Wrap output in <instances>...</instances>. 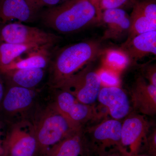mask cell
Listing matches in <instances>:
<instances>
[{
  "label": "cell",
  "instance_id": "28",
  "mask_svg": "<svg viewBox=\"0 0 156 156\" xmlns=\"http://www.w3.org/2000/svg\"><path fill=\"white\" fill-rule=\"evenodd\" d=\"M98 156H128L122 150L120 149H115L106 152Z\"/></svg>",
  "mask_w": 156,
  "mask_h": 156
},
{
  "label": "cell",
  "instance_id": "15",
  "mask_svg": "<svg viewBox=\"0 0 156 156\" xmlns=\"http://www.w3.org/2000/svg\"><path fill=\"white\" fill-rule=\"evenodd\" d=\"M101 21L106 26L103 38L116 39L129 33L130 17L122 9H108L101 12Z\"/></svg>",
  "mask_w": 156,
  "mask_h": 156
},
{
  "label": "cell",
  "instance_id": "16",
  "mask_svg": "<svg viewBox=\"0 0 156 156\" xmlns=\"http://www.w3.org/2000/svg\"><path fill=\"white\" fill-rule=\"evenodd\" d=\"M53 46L43 45L27 53L24 58H18L7 66L0 69L5 74L14 70L26 69H44L50 59V49Z\"/></svg>",
  "mask_w": 156,
  "mask_h": 156
},
{
  "label": "cell",
  "instance_id": "20",
  "mask_svg": "<svg viewBox=\"0 0 156 156\" xmlns=\"http://www.w3.org/2000/svg\"><path fill=\"white\" fill-rule=\"evenodd\" d=\"M130 17L131 26L128 33V39L141 34L156 30V23L148 19L133 6Z\"/></svg>",
  "mask_w": 156,
  "mask_h": 156
},
{
  "label": "cell",
  "instance_id": "32",
  "mask_svg": "<svg viewBox=\"0 0 156 156\" xmlns=\"http://www.w3.org/2000/svg\"></svg>",
  "mask_w": 156,
  "mask_h": 156
},
{
  "label": "cell",
  "instance_id": "21",
  "mask_svg": "<svg viewBox=\"0 0 156 156\" xmlns=\"http://www.w3.org/2000/svg\"><path fill=\"white\" fill-rule=\"evenodd\" d=\"M103 62L105 67L116 72L125 69L130 63L128 56L121 49L106 51L104 56Z\"/></svg>",
  "mask_w": 156,
  "mask_h": 156
},
{
  "label": "cell",
  "instance_id": "11",
  "mask_svg": "<svg viewBox=\"0 0 156 156\" xmlns=\"http://www.w3.org/2000/svg\"><path fill=\"white\" fill-rule=\"evenodd\" d=\"M97 100L106 108L110 115L115 119H122L130 113L129 98L126 92L119 87H101Z\"/></svg>",
  "mask_w": 156,
  "mask_h": 156
},
{
  "label": "cell",
  "instance_id": "8",
  "mask_svg": "<svg viewBox=\"0 0 156 156\" xmlns=\"http://www.w3.org/2000/svg\"><path fill=\"white\" fill-rule=\"evenodd\" d=\"M37 151L34 127L29 123H20L4 140L2 156H34Z\"/></svg>",
  "mask_w": 156,
  "mask_h": 156
},
{
  "label": "cell",
  "instance_id": "17",
  "mask_svg": "<svg viewBox=\"0 0 156 156\" xmlns=\"http://www.w3.org/2000/svg\"><path fill=\"white\" fill-rule=\"evenodd\" d=\"M35 95L32 89L17 86L11 87L2 100L3 108L10 114L21 112L31 105Z\"/></svg>",
  "mask_w": 156,
  "mask_h": 156
},
{
  "label": "cell",
  "instance_id": "5",
  "mask_svg": "<svg viewBox=\"0 0 156 156\" xmlns=\"http://www.w3.org/2000/svg\"><path fill=\"white\" fill-rule=\"evenodd\" d=\"M101 87L98 73L87 67L68 79L58 89L70 92L81 103L92 105L97 100Z\"/></svg>",
  "mask_w": 156,
  "mask_h": 156
},
{
  "label": "cell",
  "instance_id": "30",
  "mask_svg": "<svg viewBox=\"0 0 156 156\" xmlns=\"http://www.w3.org/2000/svg\"><path fill=\"white\" fill-rule=\"evenodd\" d=\"M2 126L0 124V156H2L3 154V143L4 140L2 138Z\"/></svg>",
  "mask_w": 156,
  "mask_h": 156
},
{
  "label": "cell",
  "instance_id": "10",
  "mask_svg": "<svg viewBox=\"0 0 156 156\" xmlns=\"http://www.w3.org/2000/svg\"><path fill=\"white\" fill-rule=\"evenodd\" d=\"M134 112L144 116L156 114V87L147 82L144 77L136 79L131 91Z\"/></svg>",
  "mask_w": 156,
  "mask_h": 156
},
{
  "label": "cell",
  "instance_id": "25",
  "mask_svg": "<svg viewBox=\"0 0 156 156\" xmlns=\"http://www.w3.org/2000/svg\"><path fill=\"white\" fill-rule=\"evenodd\" d=\"M129 0H100L99 9L101 14L105 10L108 9H121V7L126 4Z\"/></svg>",
  "mask_w": 156,
  "mask_h": 156
},
{
  "label": "cell",
  "instance_id": "7",
  "mask_svg": "<svg viewBox=\"0 0 156 156\" xmlns=\"http://www.w3.org/2000/svg\"><path fill=\"white\" fill-rule=\"evenodd\" d=\"M1 37L6 43L38 46H54L59 41L60 38L41 29L19 23H13L5 25L1 31Z\"/></svg>",
  "mask_w": 156,
  "mask_h": 156
},
{
  "label": "cell",
  "instance_id": "19",
  "mask_svg": "<svg viewBox=\"0 0 156 156\" xmlns=\"http://www.w3.org/2000/svg\"><path fill=\"white\" fill-rule=\"evenodd\" d=\"M40 47L4 42L0 45V69L11 64L23 53H28Z\"/></svg>",
  "mask_w": 156,
  "mask_h": 156
},
{
  "label": "cell",
  "instance_id": "26",
  "mask_svg": "<svg viewBox=\"0 0 156 156\" xmlns=\"http://www.w3.org/2000/svg\"><path fill=\"white\" fill-rule=\"evenodd\" d=\"M143 69V77L146 79L149 83L156 87V66H147Z\"/></svg>",
  "mask_w": 156,
  "mask_h": 156
},
{
  "label": "cell",
  "instance_id": "12",
  "mask_svg": "<svg viewBox=\"0 0 156 156\" xmlns=\"http://www.w3.org/2000/svg\"><path fill=\"white\" fill-rule=\"evenodd\" d=\"M44 156H90L83 128L74 131L53 145Z\"/></svg>",
  "mask_w": 156,
  "mask_h": 156
},
{
  "label": "cell",
  "instance_id": "13",
  "mask_svg": "<svg viewBox=\"0 0 156 156\" xmlns=\"http://www.w3.org/2000/svg\"><path fill=\"white\" fill-rule=\"evenodd\" d=\"M121 50L128 56L130 62H136L150 54L156 55V30L127 39Z\"/></svg>",
  "mask_w": 156,
  "mask_h": 156
},
{
  "label": "cell",
  "instance_id": "31",
  "mask_svg": "<svg viewBox=\"0 0 156 156\" xmlns=\"http://www.w3.org/2000/svg\"><path fill=\"white\" fill-rule=\"evenodd\" d=\"M4 95V88L3 83L1 76H0V102L2 101Z\"/></svg>",
  "mask_w": 156,
  "mask_h": 156
},
{
  "label": "cell",
  "instance_id": "2",
  "mask_svg": "<svg viewBox=\"0 0 156 156\" xmlns=\"http://www.w3.org/2000/svg\"><path fill=\"white\" fill-rule=\"evenodd\" d=\"M100 44L95 41L81 42L62 49L51 66L50 84L56 89L80 71L100 53Z\"/></svg>",
  "mask_w": 156,
  "mask_h": 156
},
{
  "label": "cell",
  "instance_id": "4",
  "mask_svg": "<svg viewBox=\"0 0 156 156\" xmlns=\"http://www.w3.org/2000/svg\"><path fill=\"white\" fill-rule=\"evenodd\" d=\"M122 125L119 120L108 119L88 128L86 131L83 130L90 156L92 154L99 156L117 148L124 151L121 142Z\"/></svg>",
  "mask_w": 156,
  "mask_h": 156
},
{
  "label": "cell",
  "instance_id": "1",
  "mask_svg": "<svg viewBox=\"0 0 156 156\" xmlns=\"http://www.w3.org/2000/svg\"><path fill=\"white\" fill-rule=\"evenodd\" d=\"M42 18L49 28L62 34L78 31L99 21L96 9L89 0H66L46 9Z\"/></svg>",
  "mask_w": 156,
  "mask_h": 156
},
{
  "label": "cell",
  "instance_id": "22",
  "mask_svg": "<svg viewBox=\"0 0 156 156\" xmlns=\"http://www.w3.org/2000/svg\"><path fill=\"white\" fill-rule=\"evenodd\" d=\"M134 6L148 19L156 23V4L154 0L136 2Z\"/></svg>",
  "mask_w": 156,
  "mask_h": 156
},
{
  "label": "cell",
  "instance_id": "23",
  "mask_svg": "<svg viewBox=\"0 0 156 156\" xmlns=\"http://www.w3.org/2000/svg\"><path fill=\"white\" fill-rule=\"evenodd\" d=\"M116 72L105 67L97 73L102 84L105 87H118L120 84V79Z\"/></svg>",
  "mask_w": 156,
  "mask_h": 156
},
{
  "label": "cell",
  "instance_id": "29",
  "mask_svg": "<svg viewBox=\"0 0 156 156\" xmlns=\"http://www.w3.org/2000/svg\"><path fill=\"white\" fill-rule=\"evenodd\" d=\"M89 1L92 3L96 9L97 12L98 18V21H100L101 19V14L99 9V2L100 0H89Z\"/></svg>",
  "mask_w": 156,
  "mask_h": 156
},
{
  "label": "cell",
  "instance_id": "14",
  "mask_svg": "<svg viewBox=\"0 0 156 156\" xmlns=\"http://www.w3.org/2000/svg\"><path fill=\"white\" fill-rule=\"evenodd\" d=\"M38 11L27 0H0V20L3 23L13 20L31 22Z\"/></svg>",
  "mask_w": 156,
  "mask_h": 156
},
{
  "label": "cell",
  "instance_id": "24",
  "mask_svg": "<svg viewBox=\"0 0 156 156\" xmlns=\"http://www.w3.org/2000/svg\"><path fill=\"white\" fill-rule=\"evenodd\" d=\"M30 4L37 11L44 8H53L60 5L66 0H27Z\"/></svg>",
  "mask_w": 156,
  "mask_h": 156
},
{
  "label": "cell",
  "instance_id": "3",
  "mask_svg": "<svg viewBox=\"0 0 156 156\" xmlns=\"http://www.w3.org/2000/svg\"><path fill=\"white\" fill-rule=\"evenodd\" d=\"M34 127L37 144V152L43 154L74 131L83 128L71 122L54 105L43 114Z\"/></svg>",
  "mask_w": 156,
  "mask_h": 156
},
{
  "label": "cell",
  "instance_id": "18",
  "mask_svg": "<svg viewBox=\"0 0 156 156\" xmlns=\"http://www.w3.org/2000/svg\"><path fill=\"white\" fill-rule=\"evenodd\" d=\"M5 74L15 85L32 89L38 85L44 76V69H26L14 70Z\"/></svg>",
  "mask_w": 156,
  "mask_h": 156
},
{
  "label": "cell",
  "instance_id": "6",
  "mask_svg": "<svg viewBox=\"0 0 156 156\" xmlns=\"http://www.w3.org/2000/svg\"><path fill=\"white\" fill-rule=\"evenodd\" d=\"M151 125L144 115L134 112L125 118L122 125L121 142L128 156H136L145 145Z\"/></svg>",
  "mask_w": 156,
  "mask_h": 156
},
{
  "label": "cell",
  "instance_id": "9",
  "mask_svg": "<svg viewBox=\"0 0 156 156\" xmlns=\"http://www.w3.org/2000/svg\"><path fill=\"white\" fill-rule=\"evenodd\" d=\"M54 105L71 122L81 128L85 124L97 120L100 116L94 105L81 103L65 90H61L58 93Z\"/></svg>",
  "mask_w": 156,
  "mask_h": 156
},
{
  "label": "cell",
  "instance_id": "27",
  "mask_svg": "<svg viewBox=\"0 0 156 156\" xmlns=\"http://www.w3.org/2000/svg\"><path fill=\"white\" fill-rule=\"evenodd\" d=\"M145 145H147L149 148V151L151 153H155L156 144V130L154 129L153 131H149Z\"/></svg>",
  "mask_w": 156,
  "mask_h": 156
}]
</instances>
